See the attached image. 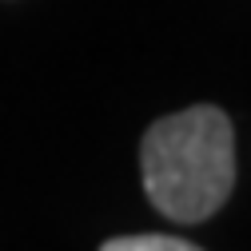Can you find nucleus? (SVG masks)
<instances>
[{
    "label": "nucleus",
    "mask_w": 251,
    "mask_h": 251,
    "mask_svg": "<svg viewBox=\"0 0 251 251\" xmlns=\"http://www.w3.org/2000/svg\"><path fill=\"white\" fill-rule=\"evenodd\" d=\"M100 251H203L179 235H116L100 243Z\"/></svg>",
    "instance_id": "nucleus-2"
},
{
    "label": "nucleus",
    "mask_w": 251,
    "mask_h": 251,
    "mask_svg": "<svg viewBox=\"0 0 251 251\" xmlns=\"http://www.w3.org/2000/svg\"><path fill=\"white\" fill-rule=\"evenodd\" d=\"M151 207L172 224H203L235 192V128L224 108L196 104L155 120L140 144Z\"/></svg>",
    "instance_id": "nucleus-1"
}]
</instances>
